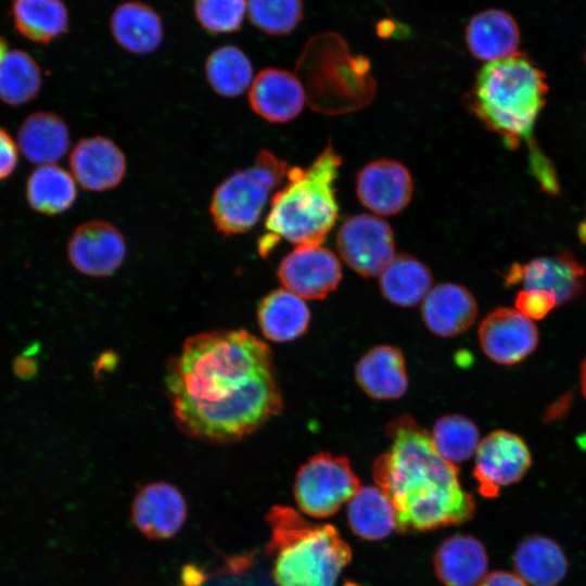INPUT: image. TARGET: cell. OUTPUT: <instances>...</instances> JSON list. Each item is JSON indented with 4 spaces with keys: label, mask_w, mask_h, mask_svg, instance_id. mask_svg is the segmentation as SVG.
<instances>
[{
    "label": "cell",
    "mask_w": 586,
    "mask_h": 586,
    "mask_svg": "<svg viewBox=\"0 0 586 586\" xmlns=\"http://www.w3.org/2000/svg\"><path fill=\"white\" fill-rule=\"evenodd\" d=\"M470 53L484 62L501 60L518 52L521 31L509 12L489 8L474 14L464 30Z\"/></svg>",
    "instance_id": "obj_18"
},
{
    "label": "cell",
    "mask_w": 586,
    "mask_h": 586,
    "mask_svg": "<svg viewBox=\"0 0 586 586\" xmlns=\"http://www.w3.org/2000/svg\"><path fill=\"white\" fill-rule=\"evenodd\" d=\"M530 169L544 191L550 194L559 192L555 167L535 143L530 146Z\"/></svg>",
    "instance_id": "obj_36"
},
{
    "label": "cell",
    "mask_w": 586,
    "mask_h": 586,
    "mask_svg": "<svg viewBox=\"0 0 586 586\" xmlns=\"http://www.w3.org/2000/svg\"><path fill=\"white\" fill-rule=\"evenodd\" d=\"M17 146L30 162L39 165L55 164L69 148V132L65 122L49 112L29 115L17 135Z\"/></svg>",
    "instance_id": "obj_25"
},
{
    "label": "cell",
    "mask_w": 586,
    "mask_h": 586,
    "mask_svg": "<svg viewBox=\"0 0 586 586\" xmlns=\"http://www.w3.org/2000/svg\"><path fill=\"white\" fill-rule=\"evenodd\" d=\"M246 5V0H193L198 23L214 35L239 30L243 24Z\"/></svg>",
    "instance_id": "obj_34"
},
{
    "label": "cell",
    "mask_w": 586,
    "mask_h": 586,
    "mask_svg": "<svg viewBox=\"0 0 586 586\" xmlns=\"http://www.w3.org/2000/svg\"><path fill=\"white\" fill-rule=\"evenodd\" d=\"M8 52V43L4 38L0 37V61Z\"/></svg>",
    "instance_id": "obj_41"
},
{
    "label": "cell",
    "mask_w": 586,
    "mask_h": 586,
    "mask_svg": "<svg viewBox=\"0 0 586 586\" xmlns=\"http://www.w3.org/2000/svg\"><path fill=\"white\" fill-rule=\"evenodd\" d=\"M309 309L295 293L282 288L268 293L259 303L257 321L264 336L272 342H290L308 328Z\"/></svg>",
    "instance_id": "obj_24"
},
{
    "label": "cell",
    "mask_w": 586,
    "mask_h": 586,
    "mask_svg": "<svg viewBox=\"0 0 586 586\" xmlns=\"http://www.w3.org/2000/svg\"><path fill=\"white\" fill-rule=\"evenodd\" d=\"M289 169L285 161L262 150L252 166L224 179L209 203L216 230L226 237L250 231L259 220L273 190L286 179Z\"/></svg>",
    "instance_id": "obj_6"
},
{
    "label": "cell",
    "mask_w": 586,
    "mask_h": 586,
    "mask_svg": "<svg viewBox=\"0 0 586 586\" xmlns=\"http://www.w3.org/2000/svg\"><path fill=\"white\" fill-rule=\"evenodd\" d=\"M477 586H528L517 573L499 570L487 573Z\"/></svg>",
    "instance_id": "obj_39"
},
{
    "label": "cell",
    "mask_w": 586,
    "mask_h": 586,
    "mask_svg": "<svg viewBox=\"0 0 586 586\" xmlns=\"http://www.w3.org/2000/svg\"><path fill=\"white\" fill-rule=\"evenodd\" d=\"M12 15L25 38L48 43L68 29V12L61 0H14Z\"/></svg>",
    "instance_id": "obj_29"
},
{
    "label": "cell",
    "mask_w": 586,
    "mask_h": 586,
    "mask_svg": "<svg viewBox=\"0 0 586 586\" xmlns=\"http://www.w3.org/2000/svg\"><path fill=\"white\" fill-rule=\"evenodd\" d=\"M187 504L180 491L166 482L144 485L135 496L131 520L150 539H167L182 527Z\"/></svg>",
    "instance_id": "obj_15"
},
{
    "label": "cell",
    "mask_w": 586,
    "mask_h": 586,
    "mask_svg": "<svg viewBox=\"0 0 586 586\" xmlns=\"http://www.w3.org/2000/svg\"><path fill=\"white\" fill-rule=\"evenodd\" d=\"M336 244L343 260L362 277L380 275L396 255L392 228L371 214L347 218L337 231Z\"/></svg>",
    "instance_id": "obj_9"
},
{
    "label": "cell",
    "mask_w": 586,
    "mask_h": 586,
    "mask_svg": "<svg viewBox=\"0 0 586 586\" xmlns=\"http://www.w3.org/2000/svg\"><path fill=\"white\" fill-rule=\"evenodd\" d=\"M434 569L445 586H477L487 574L488 557L483 544L471 535H454L438 546Z\"/></svg>",
    "instance_id": "obj_20"
},
{
    "label": "cell",
    "mask_w": 586,
    "mask_h": 586,
    "mask_svg": "<svg viewBox=\"0 0 586 586\" xmlns=\"http://www.w3.org/2000/svg\"><path fill=\"white\" fill-rule=\"evenodd\" d=\"M579 381H581L582 393L586 398V357L581 366Z\"/></svg>",
    "instance_id": "obj_40"
},
{
    "label": "cell",
    "mask_w": 586,
    "mask_h": 586,
    "mask_svg": "<svg viewBox=\"0 0 586 586\" xmlns=\"http://www.w3.org/2000/svg\"><path fill=\"white\" fill-rule=\"evenodd\" d=\"M413 182L400 162L380 158L366 164L356 176V194L377 215L392 216L410 202Z\"/></svg>",
    "instance_id": "obj_14"
},
{
    "label": "cell",
    "mask_w": 586,
    "mask_h": 586,
    "mask_svg": "<svg viewBox=\"0 0 586 586\" xmlns=\"http://www.w3.org/2000/svg\"><path fill=\"white\" fill-rule=\"evenodd\" d=\"M126 253L124 235L105 220L79 225L67 242V255L73 267L95 278L113 275L124 263Z\"/></svg>",
    "instance_id": "obj_11"
},
{
    "label": "cell",
    "mask_w": 586,
    "mask_h": 586,
    "mask_svg": "<svg viewBox=\"0 0 586 586\" xmlns=\"http://www.w3.org/2000/svg\"><path fill=\"white\" fill-rule=\"evenodd\" d=\"M584 61H585V65H586V51H585V54H584Z\"/></svg>",
    "instance_id": "obj_42"
},
{
    "label": "cell",
    "mask_w": 586,
    "mask_h": 586,
    "mask_svg": "<svg viewBox=\"0 0 586 586\" xmlns=\"http://www.w3.org/2000/svg\"><path fill=\"white\" fill-rule=\"evenodd\" d=\"M69 167L73 177L84 189L103 192L120 184L127 162L113 140L93 136L77 142L69 155Z\"/></svg>",
    "instance_id": "obj_16"
},
{
    "label": "cell",
    "mask_w": 586,
    "mask_h": 586,
    "mask_svg": "<svg viewBox=\"0 0 586 586\" xmlns=\"http://www.w3.org/2000/svg\"><path fill=\"white\" fill-rule=\"evenodd\" d=\"M341 155L328 144L306 168L290 167L285 184L276 191L258 241L267 256L280 240L297 245H319L339 217L335 180Z\"/></svg>",
    "instance_id": "obj_3"
},
{
    "label": "cell",
    "mask_w": 586,
    "mask_h": 586,
    "mask_svg": "<svg viewBox=\"0 0 586 586\" xmlns=\"http://www.w3.org/2000/svg\"><path fill=\"white\" fill-rule=\"evenodd\" d=\"M205 77L211 88L225 98H235L250 89L253 66L238 47L227 44L215 49L205 61Z\"/></svg>",
    "instance_id": "obj_30"
},
{
    "label": "cell",
    "mask_w": 586,
    "mask_h": 586,
    "mask_svg": "<svg viewBox=\"0 0 586 586\" xmlns=\"http://www.w3.org/2000/svg\"><path fill=\"white\" fill-rule=\"evenodd\" d=\"M26 195L35 211L48 215L61 214L76 201V180L72 173L56 164L39 165L27 180Z\"/></svg>",
    "instance_id": "obj_28"
},
{
    "label": "cell",
    "mask_w": 586,
    "mask_h": 586,
    "mask_svg": "<svg viewBox=\"0 0 586 586\" xmlns=\"http://www.w3.org/2000/svg\"><path fill=\"white\" fill-rule=\"evenodd\" d=\"M430 434L438 454L454 464L470 459L480 444L479 429L461 415L441 417Z\"/></svg>",
    "instance_id": "obj_32"
},
{
    "label": "cell",
    "mask_w": 586,
    "mask_h": 586,
    "mask_svg": "<svg viewBox=\"0 0 586 586\" xmlns=\"http://www.w3.org/2000/svg\"><path fill=\"white\" fill-rule=\"evenodd\" d=\"M284 289L304 300H321L339 285L342 271L332 251L319 245H297L277 271Z\"/></svg>",
    "instance_id": "obj_10"
},
{
    "label": "cell",
    "mask_w": 586,
    "mask_h": 586,
    "mask_svg": "<svg viewBox=\"0 0 586 586\" xmlns=\"http://www.w3.org/2000/svg\"><path fill=\"white\" fill-rule=\"evenodd\" d=\"M266 519L277 586H335L352 550L334 526L310 523L285 506L272 507Z\"/></svg>",
    "instance_id": "obj_5"
},
{
    "label": "cell",
    "mask_w": 586,
    "mask_h": 586,
    "mask_svg": "<svg viewBox=\"0 0 586 586\" xmlns=\"http://www.w3.org/2000/svg\"><path fill=\"white\" fill-rule=\"evenodd\" d=\"M18 146L10 135L0 128V180L10 176L17 164Z\"/></svg>",
    "instance_id": "obj_37"
},
{
    "label": "cell",
    "mask_w": 586,
    "mask_h": 586,
    "mask_svg": "<svg viewBox=\"0 0 586 586\" xmlns=\"http://www.w3.org/2000/svg\"><path fill=\"white\" fill-rule=\"evenodd\" d=\"M477 335L484 354L505 366L521 362L538 344V330L533 320L510 307H499L487 314Z\"/></svg>",
    "instance_id": "obj_12"
},
{
    "label": "cell",
    "mask_w": 586,
    "mask_h": 586,
    "mask_svg": "<svg viewBox=\"0 0 586 586\" xmlns=\"http://www.w3.org/2000/svg\"><path fill=\"white\" fill-rule=\"evenodd\" d=\"M165 381L180 430L198 440H241L282 407L271 351L245 330L189 337L169 362Z\"/></svg>",
    "instance_id": "obj_1"
},
{
    "label": "cell",
    "mask_w": 586,
    "mask_h": 586,
    "mask_svg": "<svg viewBox=\"0 0 586 586\" xmlns=\"http://www.w3.org/2000/svg\"><path fill=\"white\" fill-rule=\"evenodd\" d=\"M347 522L360 538L379 540L397 527L396 510L379 486H364L347 502Z\"/></svg>",
    "instance_id": "obj_27"
},
{
    "label": "cell",
    "mask_w": 586,
    "mask_h": 586,
    "mask_svg": "<svg viewBox=\"0 0 586 586\" xmlns=\"http://www.w3.org/2000/svg\"><path fill=\"white\" fill-rule=\"evenodd\" d=\"M546 74L524 52L487 62L477 73L470 98L475 116L506 146L533 144L536 119L545 106Z\"/></svg>",
    "instance_id": "obj_4"
},
{
    "label": "cell",
    "mask_w": 586,
    "mask_h": 586,
    "mask_svg": "<svg viewBox=\"0 0 586 586\" xmlns=\"http://www.w3.org/2000/svg\"><path fill=\"white\" fill-rule=\"evenodd\" d=\"M515 573L528 586H559L569 563L560 545L538 534L525 536L513 552Z\"/></svg>",
    "instance_id": "obj_23"
},
{
    "label": "cell",
    "mask_w": 586,
    "mask_h": 586,
    "mask_svg": "<svg viewBox=\"0 0 586 586\" xmlns=\"http://www.w3.org/2000/svg\"><path fill=\"white\" fill-rule=\"evenodd\" d=\"M110 29L119 47L132 54H149L163 41L164 28L158 13L140 1H126L115 8Z\"/></svg>",
    "instance_id": "obj_21"
},
{
    "label": "cell",
    "mask_w": 586,
    "mask_h": 586,
    "mask_svg": "<svg viewBox=\"0 0 586 586\" xmlns=\"http://www.w3.org/2000/svg\"><path fill=\"white\" fill-rule=\"evenodd\" d=\"M301 80L286 69L267 67L257 73L249 89V103L255 114L270 123L294 119L305 104Z\"/></svg>",
    "instance_id": "obj_17"
},
{
    "label": "cell",
    "mask_w": 586,
    "mask_h": 586,
    "mask_svg": "<svg viewBox=\"0 0 586 586\" xmlns=\"http://www.w3.org/2000/svg\"><path fill=\"white\" fill-rule=\"evenodd\" d=\"M379 276L383 296L403 307L417 305L432 289L431 270L416 257L404 253L396 254Z\"/></svg>",
    "instance_id": "obj_26"
},
{
    "label": "cell",
    "mask_w": 586,
    "mask_h": 586,
    "mask_svg": "<svg viewBox=\"0 0 586 586\" xmlns=\"http://www.w3.org/2000/svg\"><path fill=\"white\" fill-rule=\"evenodd\" d=\"M355 377L360 388L375 399L398 398L408 386L404 356L391 345L368 351L358 361Z\"/></svg>",
    "instance_id": "obj_22"
},
{
    "label": "cell",
    "mask_w": 586,
    "mask_h": 586,
    "mask_svg": "<svg viewBox=\"0 0 586 586\" xmlns=\"http://www.w3.org/2000/svg\"><path fill=\"white\" fill-rule=\"evenodd\" d=\"M532 466V455L521 436L496 430L477 446L473 476L479 493L495 498L502 487L521 481Z\"/></svg>",
    "instance_id": "obj_8"
},
{
    "label": "cell",
    "mask_w": 586,
    "mask_h": 586,
    "mask_svg": "<svg viewBox=\"0 0 586 586\" xmlns=\"http://www.w3.org/2000/svg\"><path fill=\"white\" fill-rule=\"evenodd\" d=\"M514 305L515 309L528 319L539 320L558 306V302L549 292L536 289H523L518 292Z\"/></svg>",
    "instance_id": "obj_35"
},
{
    "label": "cell",
    "mask_w": 586,
    "mask_h": 586,
    "mask_svg": "<svg viewBox=\"0 0 586 586\" xmlns=\"http://www.w3.org/2000/svg\"><path fill=\"white\" fill-rule=\"evenodd\" d=\"M586 269L570 253L534 258L513 264L504 275L507 285L522 284L551 293L558 305L576 298L584 290Z\"/></svg>",
    "instance_id": "obj_13"
},
{
    "label": "cell",
    "mask_w": 586,
    "mask_h": 586,
    "mask_svg": "<svg viewBox=\"0 0 586 586\" xmlns=\"http://www.w3.org/2000/svg\"><path fill=\"white\" fill-rule=\"evenodd\" d=\"M390 449L373 463L377 485L396 510V530L424 532L469 521L475 501L459 481L456 464L436 450L431 434L409 416L387 426Z\"/></svg>",
    "instance_id": "obj_2"
},
{
    "label": "cell",
    "mask_w": 586,
    "mask_h": 586,
    "mask_svg": "<svg viewBox=\"0 0 586 586\" xmlns=\"http://www.w3.org/2000/svg\"><path fill=\"white\" fill-rule=\"evenodd\" d=\"M251 23L270 36L291 34L304 17L303 0H246Z\"/></svg>",
    "instance_id": "obj_33"
},
{
    "label": "cell",
    "mask_w": 586,
    "mask_h": 586,
    "mask_svg": "<svg viewBox=\"0 0 586 586\" xmlns=\"http://www.w3.org/2000/svg\"><path fill=\"white\" fill-rule=\"evenodd\" d=\"M359 488V480L348 459L323 451L300 467L293 492L302 512L327 518L348 502Z\"/></svg>",
    "instance_id": "obj_7"
},
{
    "label": "cell",
    "mask_w": 586,
    "mask_h": 586,
    "mask_svg": "<svg viewBox=\"0 0 586 586\" xmlns=\"http://www.w3.org/2000/svg\"><path fill=\"white\" fill-rule=\"evenodd\" d=\"M41 87V72L26 52L8 51L0 61V100L21 105L33 100Z\"/></svg>",
    "instance_id": "obj_31"
},
{
    "label": "cell",
    "mask_w": 586,
    "mask_h": 586,
    "mask_svg": "<svg viewBox=\"0 0 586 586\" xmlns=\"http://www.w3.org/2000/svg\"><path fill=\"white\" fill-rule=\"evenodd\" d=\"M36 352H38V345L34 344L15 357L13 372L18 379L30 380L37 374L38 362L34 358Z\"/></svg>",
    "instance_id": "obj_38"
},
{
    "label": "cell",
    "mask_w": 586,
    "mask_h": 586,
    "mask_svg": "<svg viewBox=\"0 0 586 586\" xmlns=\"http://www.w3.org/2000/svg\"><path fill=\"white\" fill-rule=\"evenodd\" d=\"M421 315L428 329L440 336H456L475 321L477 304L463 286L442 283L432 288L422 301Z\"/></svg>",
    "instance_id": "obj_19"
}]
</instances>
